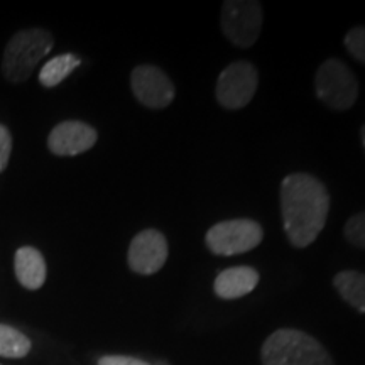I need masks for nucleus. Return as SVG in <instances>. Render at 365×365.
<instances>
[{
	"mask_svg": "<svg viewBox=\"0 0 365 365\" xmlns=\"http://www.w3.org/2000/svg\"><path fill=\"white\" fill-rule=\"evenodd\" d=\"M330 195L322 181L307 173H294L281 182V213L287 240L308 247L325 228Z\"/></svg>",
	"mask_w": 365,
	"mask_h": 365,
	"instance_id": "1",
	"label": "nucleus"
},
{
	"mask_svg": "<svg viewBox=\"0 0 365 365\" xmlns=\"http://www.w3.org/2000/svg\"><path fill=\"white\" fill-rule=\"evenodd\" d=\"M261 359L264 365H335L318 340L293 328L271 333L262 345Z\"/></svg>",
	"mask_w": 365,
	"mask_h": 365,
	"instance_id": "2",
	"label": "nucleus"
},
{
	"mask_svg": "<svg viewBox=\"0 0 365 365\" xmlns=\"http://www.w3.org/2000/svg\"><path fill=\"white\" fill-rule=\"evenodd\" d=\"M54 48V38L46 29H24L14 34L4 51L2 71L12 83L29 80L34 68Z\"/></svg>",
	"mask_w": 365,
	"mask_h": 365,
	"instance_id": "3",
	"label": "nucleus"
},
{
	"mask_svg": "<svg viewBox=\"0 0 365 365\" xmlns=\"http://www.w3.org/2000/svg\"><path fill=\"white\" fill-rule=\"evenodd\" d=\"M314 90L318 98L333 110H349L359 98V81L354 71L336 58L319 65L314 76Z\"/></svg>",
	"mask_w": 365,
	"mask_h": 365,
	"instance_id": "4",
	"label": "nucleus"
},
{
	"mask_svg": "<svg viewBox=\"0 0 365 365\" xmlns=\"http://www.w3.org/2000/svg\"><path fill=\"white\" fill-rule=\"evenodd\" d=\"M223 34L237 48L257 43L262 29V6L257 0H227L222 6Z\"/></svg>",
	"mask_w": 365,
	"mask_h": 365,
	"instance_id": "5",
	"label": "nucleus"
},
{
	"mask_svg": "<svg viewBox=\"0 0 365 365\" xmlns=\"http://www.w3.org/2000/svg\"><path fill=\"white\" fill-rule=\"evenodd\" d=\"M264 239V230L249 218L218 222L207 232V247L217 255H237L257 247Z\"/></svg>",
	"mask_w": 365,
	"mask_h": 365,
	"instance_id": "6",
	"label": "nucleus"
},
{
	"mask_svg": "<svg viewBox=\"0 0 365 365\" xmlns=\"http://www.w3.org/2000/svg\"><path fill=\"white\" fill-rule=\"evenodd\" d=\"M259 85V73L249 61H235L220 73L217 100L228 110H239L250 103Z\"/></svg>",
	"mask_w": 365,
	"mask_h": 365,
	"instance_id": "7",
	"label": "nucleus"
},
{
	"mask_svg": "<svg viewBox=\"0 0 365 365\" xmlns=\"http://www.w3.org/2000/svg\"><path fill=\"white\" fill-rule=\"evenodd\" d=\"M130 86L134 97L148 108H166L175 100V85L158 66H137L130 75Z\"/></svg>",
	"mask_w": 365,
	"mask_h": 365,
	"instance_id": "8",
	"label": "nucleus"
},
{
	"mask_svg": "<svg viewBox=\"0 0 365 365\" xmlns=\"http://www.w3.org/2000/svg\"><path fill=\"white\" fill-rule=\"evenodd\" d=\"M168 240L156 228L139 232L129 245V267L140 276L156 274L168 261Z\"/></svg>",
	"mask_w": 365,
	"mask_h": 365,
	"instance_id": "9",
	"label": "nucleus"
},
{
	"mask_svg": "<svg viewBox=\"0 0 365 365\" xmlns=\"http://www.w3.org/2000/svg\"><path fill=\"white\" fill-rule=\"evenodd\" d=\"M97 139V130L91 125L81 120H66L51 130L48 148L54 156H78L93 148Z\"/></svg>",
	"mask_w": 365,
	"mask_h": 365,
	"instance_id": "10",
	"label": "nucleus"
},
{
	"mask_svg": "<svg viewBox=\"0 0 365 365\" xmlns=\"http://www.w3.org/2000/svg\"><path fill=\"white\" fill-rule=\"evenodd\" d=\"M259 282V272L254 267L239 266L222 271L215 279V294L222 299H237L252 293Z\"/></svg>",
	"mask_w": 365,
	"mask_h": 365,
	"instance_id": "11",
	"label": "nucleus"
},
{
	"mask_svg": "<svg viewBox=\"0 0 365 365\" xmlns=\"http://www.w3.org/2000/svg\"><path fill=\"white\" fill-rule=\"evenodd\" d=\"M14 271L22 287L38 291L46 282V261L43 254L34 247H21L14 257Z\"/></svg>",
	"mask_w": 365,
	"mask_h": 365,
	"instance_id": "12",
	"label": "nucleus"
},
{
	"mask_svg": "<svg viewBox=\"0 0 365 365\" xmlns=\"http://www.w3.org/2000/svg\"><path fill=\"white\" fill-rule=\"evenodd\" d=\"M333 286L350 307L365 313V274L359 271H341L333 277Z\"/></svg>",
	"mask_w": 365,
	"mask_h": 365,
	"instance_id": "13",
	"label": "nucleus"
},
{
	"mask_svg": "<svg viewBox=\"0 0 365 365\" xmlns=\"http://www.w3.org/2000/svg\"><path fill=\"white\" fill-rule=\"evenodd\" d=\"M80 65L81 59L71 53L54 56L41 68L39 83L43 85L44 88H54V86L61 83L63 80L68 78V76L71 75V71Z\"/></svg>",
	"mask_w": 365,
	"mask_h": 365,
	"instance_id": "14",
	"label": "nucleus"
},
{
	"mask_svg": "<svg viewBox=\"0 0 365 365\" xmlns=\"http://www.w3.org/2000/svg\"><path fill=\"white\" fill-rule=\"evenodd\" d=\"M31 352V340L17 328L0 323V357L22 359Z\"/></svg>",
	"mask_w": 365,
	"mask_h": 365,
	"instance_id": "15",
	"label": "nucleus"
},
{
	"mask_svg": "<svg viewBox=\"0 0 365 365\" xmlns=\"http://www.w3.org/2000/svg\"><path fill=\"white\" fill-rule=\"evenodd\" d=\"M344 234L345 239L355 247L365 249V212H360L349 218V222L345 223Z\"/></svg>",
	"mask_w": 365,
	"mask_h": 365,
	"instance_id": "16",
	"label": "nucleus"
},
{
	"mask_svg": "<svg viewBox=\"0 0 365 365\" xmlns=\"http://www.w3.org/2000/svg\"><path fill=\"white\" fill-rule=\"evenodd\" d=\"M344 43L350 56L365 65V27L359 26L350 29L345 36Z\"/></svg>",
	"mask_w": 365,
	"mask_h": 365,
	"instance_id": "17",
	"label": "nucleus"
},
{
	"mask_svg": "<svg viewBox=\"0 0 365 365\" xmlns=\"http://www.w3.org/2000/svg\"><path fill=\"white\" fill-rule=\"evenodd\" d=\"M12 153V135L6 125L0 124V173L6 171Z\"/></svg>",
	"mask_w": 365,
	"mask_h": 365,
	"instance_id": "18",
	"label": "nucleus"
},
{
	"mask_svg": "<svg viewBox=\"0 0 365 365\" xmlns=\"http://www.w3.org/2000/svg\"><path fill=\"white\" fill-rule=\"evenodd\" d=\"M98 365H153L143 359L127 357V355H105L98 360Z\"/></svg>",
	"mask_w": 365,
	"mask_h": 365,
	"instance_id": "19",
	"label": "nucleus"
},
{
	"mask_svg": "<svg viewBox=\"0 0 365 365\" xmlns=\"http://www.w3.org/2000/svg\"><path fill=\"white\" fill-rule=\"evenodd\" d=\"M360 137H362V144H364V149H365V124L362 125V129H360Z\"/></svg>",
	"mask_w": 365,
	"mask_h": 365,
	"instance_id": "20",
	"label": "nucleus"
},
{
	"mask_svg": "<svg viewBox=\"0 0 365 365\" xmlns=\"http://www.w3.org/2000/svg\"><path fill=\"white\" fill-rule=\"evenodd\" d=\"M154 365H170L168 362H163V360H159V362H156Z\"/></svg>",
	"mask_w": 365,
	"mask_h": 365,
	"instance_id": "21",
	"label": "nucleus"
}]
</instances>
